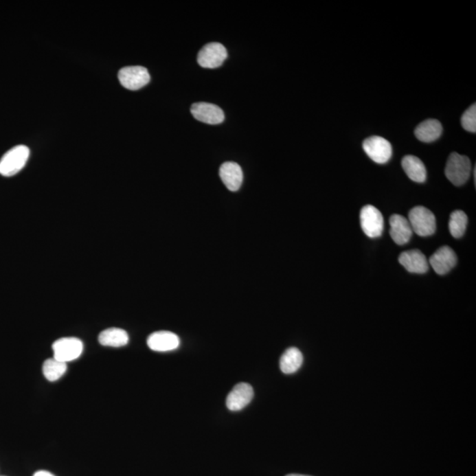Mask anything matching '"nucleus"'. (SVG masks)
<instances>
[{
  "label": "nucleus",
  "mask_w": 476,
  "mask_h": 476,
  "mask_svg": "<svg viewBox=\"0 0 476 476\" xmlns=\"http://www.w3.org/2000/svg\"><path fill=\"white\" fill-rule=\"evenodd\" d=\"M33 476H55V475L52 474V473L49 472V471H40L36 472Z\"/></svg>",
  "instance_id": "23"
},
{
  "label": "nucleus",
  "mask_w": 476,
  "mask_h": 476,
  "mask_svg": "<svg viewBox=\"0 0 476 476\" xmlns=\"http://www.w3.org/2000/svg\"><path fill=\"white\" fill-rule=\"evenodd\" d=\"M67 370V363L53 359H49L43 363V373L47 381L54 382L58 381L65 374Z\"/></svg>",
  "instance_id": "20"
},
{
  "label": "nucleus",
  "mask_w": 476,
  "mask_h": 476,
  "mask_svg": "<svg viewBox=\"0 0 476 476\" xmlns=\"http://www.w3.org/2000/svg\"><path fill=\"white\" fill-rule=\"evenodd\" d=\"M228 57V52L222 43H210L199 52L198 63L203 68L220 67Z\"/></svg>",
  "instance_id": "8"
},
{
  "label": "nucleus",
  "mask_w": 476,
  "mask_h": 476,
  "mask_svg": "<svg viewBox=\"0 0 476 476\" xmlns=\"http://www.w3.org/2000/svg\"><path fill=\"white\" fill-rule=\"evenodd\" d=\"M471 161L468 157L458 153H452L448 158L446 176L454 185L460 186L468 181L471 174Z\"/></svg>",
  "instance_id": "1"
},
{
  "label": "nucleus",
  "mask_w": 476,
  "mask_h": 476,
  "mask_svg": "<svg viewBox=\"0 0 476 476\" xmlns=\"http://www.w3.org/2000/svg\"><path fill=\"white\" fill-rule=\"evenodd\" d=\"M83 342L76 337L58 339L52 344L54 359L68 363L79 359L83 352Z\"/></svg>",
  "instance_id": "4"
},
{
  "label": "nucleus",
  "mask_w": 476,
  "mask_h": 476,
  "mask_svg": "<svg viewBox=\"0 0 476 476\" xmlns=\"http://www.w3.org/2000/svg\"><path fill=\"white\" fill-rule=\"evenodd\" d=\"M287 476H309V475L291 474V475H288Z\"/></svg>",
  "instance_id": "24"
},
{
  "label": "nucleus",
  "mask_w": 476,
  "mask_h": 476,
  "mask_svg": "<svg viewBox=\"0 0 476 476\" xmlns=\"http://www.w3.org/2000/svg\"><path fill=\"white\" fill-rule=\"evenodd\" d=\"M404 171L407 176L413 182L423 183L425 182L427 177V171H426L424 164L420 160L418 157L413 155H407L401 161Z\"/></svg>",
  "instance_id": "18"
},
{
  "label": "nucleus",
  "mask_w": 476,
  "mask_h": 476,
  "mask_svg": "<svg viewBox=\"0 0 476 476\" xmlns=\"http://www.w3.org/2000/svg\"><path fill=\"white\" fill-rule=\"evenodd\" d=\"M399 262L409 273H425L429 270L428 260L419 250L404 251L400 255Z\"/></svg>",
  "instance_id": "15"
},
{
  "label": "nucleus",
  "mask_w": 476,
  "mask_h": 476,
  "mask_svg": "<svg viewBox=\"0 0 476 476\" xmlns=\"http://www.w3.org/2000/svg\"><path fill=\"white\" fill-rule=\"evenodd\" d=\"M363 148L367 155L378 164L387 163L393 155L391 143L383 137H369L363 141Z\"/></svg>",
  "instance_id": "6"
},
{
  "label": "nucleus",
  "mask_w": 476,
  "mask_h": 476,
  "mask_svg": "<svg viewBox=\"0 0 476 476\" xmlns=\"http://www.w3.org/2000/svg\"><path fill=\"white\" fill-rule=\"evenodd\" d=\"M30 148L20 145L12 148L0 160V174L4 177L16 175L23 169L30 157Z\"/></svg>",
  "instance_id": "2"
},
{
  "label": "nucleus",
  "mask_w": 476,
  "mask_h": 476,
  "mask_svg": "<svg viewBox=\"0 0 476 476\" xmlns=\"http://www.w3.org/2000/svg\"><path fill=\"white\" fill-rule=\"evenodd\" d=\"M118 79L121 85L129 90H138L148 85L150 82L147 68L139 67H126L118 73Z\"/></svg>",
  "instance_id": "7"
},
{
  "label": "nucleus",
  "mask_w": 476,
  "mask_h": 476,
  "mask_svg": "<svg viewBox=\"0 0 476 476\" xmlns=\"http://www.w3.org/2000/svg\"><path fill=\"white\" fill-rule=\"evenodd\" d=\"M360 223L363 231L369 238H376L382 235L384 218L378 208L372 205L363 207L360 213Z\"/></svg>",
  "instance_id": "5"
},
{
  "label": "nucleus",
  "mask_w": 476,
  "mask_h": 476,
  "mask_svg": "<svg viewBox=\"0 0 476 476\" xmlns=\"http://www.w3.org/2000/svg\"><path fill=\"white\" fill-rule=\"evenodd\" d=\"M98 341L104 347L121 348L128 343L129 335L124 329L108 328L99 335Z\"/></svg>",
  "instance_id": "17"
},
{
  "label": "nucleus",
  "mask_w": 476,
  "mask_h": 476,
  "mask_svg": "<svg viewBox=\"0 0 476 476\" xmlns=\"http://www.w3.org/2000/svg\"><path fill=\"white\" fill-rule=\"evenodd\" d=\"M253 396V388L251 385L247 383H239L227 397V407L230 411H239L250 404Z\"/></svg>",
  "instance_id": "10"
},
{
  "label": "nucleus",
  "mask_w": 476,
  "mask_h": 476,
  "mask_svg": "<svg viewBox=\"0 0 476 476\" xmlns=\"http://www.w3.org/2000/svg\"><path fill=\"white\" fill-rule=\"evenodd\" d=\"M220 177L226 188L231 192L238 191L244 179L241 167L233 161H227L220 166Z\"/></svg>",
  "instance_id": "14"
},
{
  "label": "nucleus",
  "mask_w": 476,
  "mask_h": 476,
  "mask_svg": "<svg viewBox=\"0 0 476 476\" xmlns=\"http://www.w3.org/2000/svg\"><path fill=\"white\" fill-rule=\"evenodd\" d=\"M443 133V127L437 120L423 121L416 127L415 135L416 138L422 142L429 143L437 141Z\"/></svg>",
  "instance_id": "16"
},
{
  "label": "nucleus",
  "mask_w": 476,
  "mask_h": 476,
  "mask_svg": "<svg viewBox=\"0 0 476 476\" xmlns=\"http://www.w3.org/2000/svg\"><path fill=\"white\" fill-rule=\"evenodd\" d=\"M191 113L195 120L207 124H222L225 120L222 109L209 102H196L192 105Z\"/></svg>",
  "instance_id": "9"
},
{
  "label": "nucleus",
  "mask_w": 476,
  "mask_h": 476,
  "mask_svg": "<svg viewBox=\"0 0 476 476\" xmlns=\"http://www.w3.org/2000/svg\"><path fill=\"white\" fill-rule=\"evenodd\" d=\"M463 128L468 132L475 133L476 132V105L473 104L463 113L462 117Z\"/></svg>",
  "instance_id": "22"
},
{
  "label": "nucleus",
  "mask_w": 476,
  "mask_h": 476,
  "mask_svg": "<svg viewBox=\"0 0 476 476\" xmlns=\"http://www.w3.org/2000/svg\"><path fill=\"white\" fill-rule=\"evenodd\" d=\"M468 225V216L462 210H455L451 214L449 230L454 238H460L465 234Z\"/></svg>",
  "instance_id": "21"
},
{
  "label": "nucleus",
  "mask_w": 476,
  "mask_h": 476,
  "mask_svg": "<svg viewBox=\"0 0 476 476\" xmlns=\"http://www.w3.org/2000/svg\"><path fill=\"white\" fill-rule=\"evenodd\" d=\"M390 227L391 238L397 245H406L411 239L413 230L407 218L394 214L390 218Z\"/></svg>",
  "instance_id": "13"
},
{
  "label": "nucleus",
  "mask_w": 476,
  "mask_h": 476,
  "mask_svg": "<svg viewBox=\"0 0 476 476\" xmlns=\"http://www.w3.org/2000/svg\"><path fill=\"white\" fill-rule=\"evenodd\" d=\"M409 222L413 232L420 236L433 235L437 229L434 214L424 207H416L410 210Z\"/></svg>",
  "instance_id": "3"
},
{
  "label": "nucleus",
  "mask_w": 476,
  "mask_h": 476,
  "mask_svg": "<svg viewBox=\"0 0 476 476\" xmlns=\"http://www.w3.org/2000/svg\"><path fill=\"white\" fill-rule=\"evenodd\" d=\"M148 346L151 350L157 352H168L177 350L179 347V336L169 331H158L149 335Z\"/></svg>",
  "instance_id": "12"
},
{
  "label": "nucleus",
  "mask_w": 476,
  "mask_h": 476,
  "mask_svg": "<svg viewBox=\"0 0 476 476\" xmlns=\"http://www.w3.org/2000/svg\"><path fill=\"white\" fill-rule=\"evenodd\" d=\"M303 354L297 348H289L280 360V368L284 374H293L303 365Z\"/></svg>",
  "instance_id": "19"
},
{
  "label": "nucleus",
  "mask_w": 476,
  "mask_h": 476,
  "mask_svg": "<svg viewBox=\"0 0 476 476\" xmlns=\"http://www.w3.org/2000/svg\"><path fill=\"white\" fill-rule=\"evenodd\" d=\"M429 262L438 275H444L456 266L457 256L452 248L443 247L432 255Z\"/></svg>",
  "instance_id": "11"
}]
</instances>
